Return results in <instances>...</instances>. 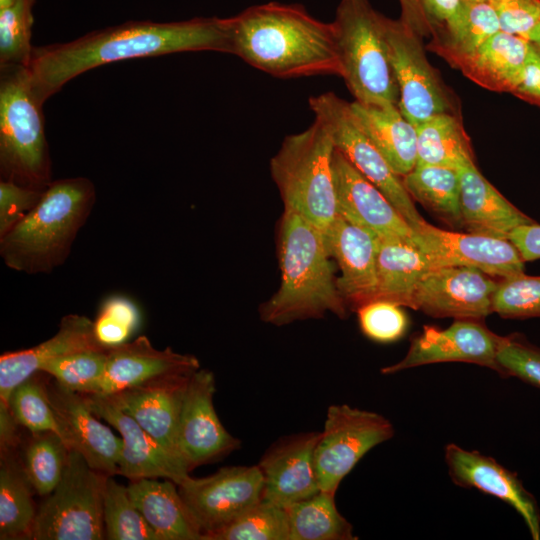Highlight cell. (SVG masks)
I'll use <instances>...</instances> for the list:
<instances>
[{
  "instance_id": "cell-1",
  "label": "cell",
  "mask_w": 540,
  "mask_h": 540,
  "mask_svg": "<svg viewBox=\"0 0 540 540\" xmlns=\"http://www.w3.org/2000/svg\"><path fill=\"white\" fill-rule=\"evenodd\" d=\"M231 50L230 17L129 21L70 42L34 47L26 68L36 95L45 103L71 79L107 63L179 52L231 54Z\"/></svg>"
},
{
  "instance_id": "cell-2",
  "label": "cell",
  "mask_w": 540,
  "mask_h": 540,
  "mask_svg": "<svg viewBox=\"0 0 540 540\" xmlns=\"http://www.w3.org/2000/svg\"><path fill=\"white\" fill-rule=\"evenodd\" d=\"M230 20L231 54L253 67L278 78L342 76L333 23L302 5H253Z\"/></svg>"
},
{
  "instance_id": "cell-3",
  "label": "cell",
  "mask_w": 540,
  "mask_h": 540,
  "mask_svg": "<svg viewBox=\"0 0 540 540\" xmlns=\"http://www.w3.org/2000/svg\"><path fill=\"white\" fill-rule=\"evenodd\" d=\"M281 273L278 290L259 307L260 319L274 326L347 315L323 232L299 214L284 209L277 229Z\"/></svg>"
},
{
  "instance_id": "cell-4",
  "label": "cell",
  "mask_w": 540,
  "mask_h": 540,
  "mask_svg": "<svg viewBox=\"0 0 540 540\" xmlns=\"http://www.w3.org/2000/svg\"><path fill=\"white\" fill-rule=\"evenodd\" d=\"M95 199L94 185L87 178L52 181L38 203L0 237L4 264L26 274L49 273L63 264Z\"/></svg>"
},
{
  "instance_id": "cell-5",
  "label": "cell",
  "mask_w": 540,
  "mask_h": 540,
  "mask_svg": "<svg viewBox=\"0 0 540 540\" xmlns=\"http://www.w3.org/2000/svg\"><path fill=\"white\" fill-rule=\"evenodd\" d=\"M334 150L329 133L315 120L306 130L286 136L270 160L271 177L284 209L299 214L323 233L338 215Z\"/></svg>"
},
{
  "instance_id": "cell-6",
  "label": "cell",
  "mask_w": 540,
  "mask_h": 540,
  "mask_svg": "<svg viewBox=\"0 0 540 540\" xmlns=\"http://www.w3.org/2000/svg\"><path fill=\"white\" fill-rule=\"evenodd\" d=\"M0 71L1 180L44 190L52 182L44 103L26 66H4Z\"/></svg>"
},
{
  "instance_id": "cell-7",
  "label": "cell",
  "mask_w": 540,
  "mask_h": 540,
  "mask_svg": "<svg viewBox=\"0 0 540 540\" xmlns=\"http://www.w3.org/2000/svg\"><path fill=\"white\" fill-rule=\"evenodd\" d=\"M384 18L369 0H341L332 22L341 77L361 104L398 105L399 91L387 51Z\"/></svg>"
},
{
  "instance_id": "cell-8",
  "label": "cell",
  "mask_w": 540,
  "mask_h": 540,
  "mask_svg": "<svg viewBox=\"0 0 540 540\" xmlns=\"http://www.w3.org/2000/svg\"><path fill=\"white\" fill-rule=\"evenodd\" d=\"M108 476L69 450L61 480L37 510L32 539H104L103 492Z\"/></svg>"
},
{
  "instance_id": "cell-9",
  "label": "cell",
  "mask_w": 540,
  "mask_h": 540,
  "mask_svg": "<svg viewBox=\"0 0 540 540\" xmlns=\"http://www.w3.org/2000/svg\"><path fill=\"white\" fill-rule=\"evenodd\" d=\"M308 103L315 120L327 130L335 148L386 196L408 224L414 227L423 222L401 176L393 171L363 131L350 102L333 92H326L310 97Z\"/></svg>"
},
{
  "instance_id": "cell-10",
  "label": "cell",
  "mask_w": 540,
  "mask_h": 540,
  "mask_svg": "<svg viewBox=\"0 0 540 540\" xmlns=\"http://www.w3.org/2000/svg\"><path fill=\"white\" fill-rule=\"evenodd\" d=\"M394 434L391 421L379 413L347 404L329 406L314 454L320 490L336 494L365 454Z\"/></svg>"
},
{
  "instance_id": "cell-11",
  "label": "cell",
  "mask_w": 540,
  "mask_h": 540,
  "mask_svg": "<svg viewBox=\"0 0 540 540\" xmlns=\"http://www.w3.org/2000/svg\"><path fill=\"white\" fill-rule=\"evenodd\" d=\"M384 36L399 91L398 108L414 126L455 113L447 87L429 63L421 36L400 18H384Z\"/></svg>"
},
{
  "instance_id": "cell-12",
  "label": "cell",
  "mask_w": 540,
  "mask_h": 540,
  "mask_svg": "<svg viewBox=\"0 0 540 540\" xmlns=\"http://www.w3.org/2000/svg\"><path fill=\"white\" fill-rule=\"evenodd\" d=\"M178 490L204 535L224 527L262 500L263 475L257 464L225 466L207 477L187 476Z\"/></svg>"
},
{
  "instance_id": "cell-13",
  "label": "cell",
  "mask_w": 540,
  "mask_h": 540,
  "mask_svg": "<svg viewBox=\"0 0 540 540\" xmlns=\"http://www.w3.org/2000/svg\"><path fill=\"white\" fill-rule=\"evenodd\" d=\"M412 229L413 242L426 255L431 269L471 267L500 278L524 272L525 261L509 239L443 230L425 220Z\"/></svg>"
},
{
  "instance_id": "cell-14",
  "label": "cell",
  "mask_w": 540,
  "mask_h": 540,
  "mask_svg": "<svg viewBox=\"0 0 540 540\" xmlns=\"http://www.w3.org/2000/svg\"><path fill=\"white\" fill-rule=\"evenodd\" d=\"M214 374L198 369L190 377L177 430V450L189 471L219 460L241 446L223 426L214 407Z\"/></svg>"
},
{
  "instance_id": "cell-15",
  "label": "cell",
  "mask_w": 540,
  "mask_h": 540,
  "mask_svg": "<svg viewBox=\"0 0 540 540\" xmlns=\"http://www.w3.org/2000/svg\"><path fill=\"white\" fill-rule=\"evenodd\" d=\"M500 335L479 320L455 319L447 328L426 325L411 339L409 349L400 361L382 367L383 375L406 369L444 362L480 365L498 373L497 349Z\"/></svg>"
},
{
  "instance_id": "cell-16",
  "label": "cell",
  "mask_w": 540,
  "mask_h": 540,
  "mask_svg": "<svg viewBox=\"0 0 540 540\" xmlns=\"http://www.w3.org/2000/svg\"><path fill=\"white\" fill-rule=\"evenodd\" d=\"M497 286L498 281L475 268H432L415 289L412 309L433 317L480 320L493 312Z\"/></svg>"
},
{
  "instance_id": "cell-17",
  "label": "cell",
  "mask_w": 540,
  "mask_h": 540,
  "mask_svg": "<svg viewBox=\"0 0 540 540\" xmlns=\"http://www.w3.org/2000/svg\"><path fill=\"white\" fill-rule=\"evenodd\" d=\"M46 389L68 449L80 453L93 469L110 476L118 474L122 439L97 419L83 394L54 379L46 383Z\"/></svg>"
},
{
  "instance_id": "cell-18",
  "label": "cell",
  "mask_w": 540,
  "mask_h": 540,
  "mask_svg": "<svg viewBox=\"0 0 540 540\" xmlns=\"http://www.w3.org/2000/svg\"><path fill=\"white\" fill-rule=\"evenodd\" d=\"M444 458L454 484L477 489L505 502L522 517L532 539H540L537 501L524 487L517 473L490 456L467 450L455 443L445 446Z\"/></svg>"
},
{
  "instance_id": "cell-19",
  "label": "cell",
  "mask_w": 540,
  "mask_h": 540,
  "mask_svg": "<svg viewBox=\"0 0 540 540\" xmlns=\"http://www.w3.org/2000/svg\"><path fill=\"white\" fill-rule=\"evenodd\" d=\"M333 172L337 214L377 239L413 242V229L408 222L386 196L336 148L333 154Z\"/></svg>"
},
{
  "instance_id": "cell-20",
  "label": "cell",
  "mask_w": 540,
  "mask_h": 540,
  "mask_svg": "<svg viewBox=\"0 0 540 540\" xmlns=\"http://www.w3.org/2000/svg\"><path fill=\"white\" fill-rule=\"evenodd\" d=\"M193 373L164 375L100 395L131 416L162 446L181 459L176 444L177 430Z\"/></svg>"
},
{
  "instance_id": "cell-21",
  "label": "cell",
  "mask_w": 540,
  "mask_h": 540,
  "mask_svg": "<svg viewBox=\"0 0 540 540\" xmlns=\"http://www.w3.org/2000/svg\"><path fill=\"white\" fill-rule=\"evenodd\" d=\"M320 432H302L275 441L258 462L263 475V500L287 507L320 491L315 447Z\"/></svg>"
},
{
  "instance_id": "cell-22",
  "label": "cell",
  "mask_w": 540,
  "mask_h": 540,
  "mask_svg": "<svg viewBox=\"0 0 540 540\" xmlns=\"http://www.w3.org/2000/svg\"><path fill=\"white\" fill-rule=\"evenodd\" d=\"M82 394V393H81ZM91 410L121 435L122 450L118 474L130 479L162 478L177 485L189 470L181 459L162 446L131 416L100 394H83Z\"/></svg>"
},
{
  "instance_id": "cell-23",
  "label": "cell",
  "mask_w": 540,
  "mask_h": 540,
  "mask_svg": "<svg viewBox=\"0 0 540 540\" xmlns=\"http://www.w3.org/2000/svg\"><path fill=\"white\" fill-rule=\"evenodd\" d=\"M328 252L341 275L337 286L347 307H359L377 298V238L339 214L323 233Z\"/></svg>"
},
{
  "instance_id": "cell-24",
  "label": "cell",
  "mask_w": 540,
  "mask_h": 540,
  "mask_svg": "<svg viewBox=\"0 0 540 540\" xmlns=\"http://www.w3.org/2000/svg\"><path fill=\"white\" fill-rule=\"evenodd\" d=\"M200 369L191 354L170 347L156 349L146 336L109 347L105 375L94 394H109L147 380L171 374H191Z\"/></svg>"
},
{
  "instance_id": "cell-25",
  "label": "cell",
  "mask_w": 540,
  "mask_h": 540,
  "mask_svg": "<svg viewBox=\"0 0 540 540\" xmlns=\"http://www.w3.org/2000/svg\"><path fill=\"white\" fill-rule=\"evenodd\" d=\"M101 347L106 346L98 342L92 320L78 314L64 316L50 339L29 349L1 355L0 402L9 405L15 387L40 371L46 362L68 353Z\"/></svg>"
},
{
  "instance_id": "cell-26",
  "label": "cell",
  "mask_w": 540,
  "mask_h": 540,
  "mask_svg": "<svg viewBox=\"0 0 540 540\" xmlns=\"http://www.w3.org/2000/svg\"><path fill=\"white\" fill-rule=\"evenodd\" d=\"M458 170L462 225L469 232L508 239L515 228L536 222L509 202L479 172L474 162Z\"/></svg>"
},
{
  "instance_id": "cell-27",
  "label": "cell",
  "mask_w": 540,
  "mask_h": 540,
  "mask_svg": "<svg viewBox=\"0 0 540 540\" xmlns=\"http://www.w3.org/2000/svg\"><path fill=\"white\" fill-rule=\"evenodd\" d=\"M129 495L160 540H202L203 532L169 479L131 480Z\"/></svg>"
},
{
  "instance_id": "cell-28",
  "label": "cell",
  "mask_w": 540,
  "mask_h": 540,
  "mask_svg": "<svg viewBox=\"0 0 540 540\" xmlns=\"http://www.w3.org/2000/svg\"><path fill=\"white\" fill-rule=\"evenodd\" d=\"M359 125L393 171L404 176L417 162V130L400 112L398 105L350 102Z\"/></svg>"
},
{
  "instance_id": "cell-29",
  "label": "cell",
  "mask_w": 540,
  "mask_h": 540,
  "mask_svg": "<svg viewBox=\"0 0 540 540\" xmlns=\"http://www.w3.org/2000/svg\"><path fill=\"white\" fill-rule=\"evenodd\" d=\"M498 31V17L489 1L460 0L455 12L432 33L427 48L457 69Z\"/></svg>"
},
{
  "instance_id": "cell-30",
  "label": "cell",
  "mask_w": 540,
  "mask_h": 540,
  "mask_svg": "<svg viewBox=\"0 0 540 540\" xmlns=\"http://www.w3.org/2000/svg\"><path fill=\"white\" fill-rule=\"evenodd\" d=\"M529 47L527 39L500 30L457 69L485 89L513 93L521 80Z\"/></svg>"
},
{
  "instance_id": "cell-31",
  "label": "cell",
  "mask_w": 540,
  "mask_h": 540,
  "mask_svg": "<svg viewBox=\"0 0 540 540\" xmlns=\"http://www.w3.org/2000/svg\"><path fill=\"white\" fill-rule=\"evenodd\" d=\"M431 269L426 255L401 239H377V298L412 308L413 294Z\"/></svg>"
},
{
  "instance_id": "cell-32",
  "label": "cell",
  "mask_w": 540,
  "mask_h": 540,
  "mask_svg": "<svg viewBox=\"0 0 540 540\" xmlns=\"http://www.w3.org/2000/svg\"><path fill=\"white\" fill-rule=\"evenodd\" d=\"M31 484L14 449L0 457V539H32L37 511Z\"/></svg>"
},
{
  "instance_id": "cell-33",
  "label": "cell",
  "mask_w": 540,
  "mask_h": 540,
  "mask_svg": "<svg viewBox=\"0 0 540 540\" xmlns=\"http://www.w3.org/2000/svg\"><path fill=\"white\" fill-rule=\"evenodd\" d=\"M416 165L459 169L474 162L469 138L455 113L437 114L416 126Z\"/></svg>"
},
{
  "instance_id": "cell-34",
  "label": "cell",
  "mask_w": 540,
  "mask_h": 540,
  "mask_svg": "<svg viewBox=\"0 0 540 540\" xmlns=\"http://www.w3.org/2000/svg\"><path fill=\"white\" fill-rule=\"evenodd\" d=\"M289 540H355L351 523L339 512L335 494L318 491L285 507Z\"/></svg>"
},
{
  "instance_id": "cell-35",
  "label": "cell",
  "mask_w": 540,
  "mask_h": 540,
  "mask_svg": "<svg viewBox=\"0 0 540 540\" xmlns=\"http://www.w3.org/2000/svg\"><path fill=\"white\" fill-rule=\"evenodd\" d=\"M412 199L418 201L451 225L462 224L461 182L457 168L416 165L401 177Z\"/></svg>"
},
{
  "instance_id": "cell-36",
  "label": "cell",
  "mask_w": 540,
  "mask_h": 540,
  "mask_svg": "<svg viewBox=\"0 0 540 540\" xmlns=\"http://www.w3.org/2000/svg\"><path fill=\"white\" fill-rule=\"evenodd\" d=\"M69 449L52 431L32 433L23 459L25 474L39 495H49L62 478Z\"/></svg>"
},
{
  "instance_id": "cell-37",
  "label": "cell",
  "mask_w": 540,
  "mask_h": 540,
  "mask_svg": "<svg viewBox=\"0 0 540 540\" xmlns=\"http://www.w3.org/2000/svg\"><path fill=\"white\" fill-rule=\"evenodd\" d=\"M105 538L109 540H160L133 503L128 488L108 476L103 492Z\"/></svg>"
},
{
  "instance_id": "cell-38",
  "label": "cell",
  "mask_w": 540,
  "mask_h": 540,
  "mask_svg": "<svg viewBox=\"0 0 540 540\" xmlns=\"http://www.w3.org/2000/svg\"><path fill=\"white\" fill-rule=\"evenodd\" d=\"M202 540H289L287 511L262 499L224 527L204 534Z\"/></svg>"
},
{
  "instance_id": "cell-39",
  "label": "cell",
  "mask_w": 540,
  "mask_h": 540,
  "mask_svg": "<svg viewBox=\"0 0 540 540\" xmlns=\"http://www.w3.org/2000/svg\"><path fill=\"white\" fill-rule=\"evenodd\" d=\"M109 347L68 353L46 362L40 369L62 386L82 394H94L105 375Z\"/></svg>"
},
{
  "instance_id": "cell-40",
  "label": "cell",
  "mask_w": 540,
  "mask_h": 540,
  "mask_svg": "<svg viewBox=\"0 0 540 540\" xmlns=\"http://www.w3.org/2000/svg\"><path fill=\"white\" fill-rule=\"evenodd\" d=\"M34 4L35 0H17L0 9V67L28 65L34 48L31 45Z\"/></svg>"
},
{
  "instance_id": "cell-41",
  "label": "cell",
  "mask_w": 540,
  "mask_h": 540,
  "mask_svg": "<svg viewBox=\"0 0 540 540\" xmlns=\"http://www.w3.org/2000/svg\"><path fill=\"white\" fill-rule=\"evenodd\" d=\"M36 372L12 391L9 406L18 423L32 433L52 431L60 436L46 383Z\"/></svg>"
},
{
  "instance_id": "cell-42",
  "label": "cell",
  "mask_w": 540,
  "mask_h": 540,
  "mask_svg": "<svg viewBox=\"0 0 540 540\" xmlns=\"http://www.w3.org/2000/svg\"><path fill=\"white\" fill-rule=\"evenodd\" d=\"M493 312L509 319L540 317V276L521 272L501 278L493 297Z\"/></svg>"
},
{
  "instance_id": "cell-43",
  "label": "cell",
  "mask_w": 540,
  "mask_h": 540,
  "mask_svg": "<svg viewBox=\"0 0 540 540\" xmlns=\"http://www.w3.org/2000/svg\"><path fill=\"white\" fill-rule=\"evenodd\" d=\"M140 321V311L134 302L123 296H113L103 303L93 321L94 333L103 346H116L127 342Z\"/></svg>"
},
{
  "instance_id": "cell-44",
  "label": "cell",
  "mask_w": 540,
  "mask_h": 540,
  "mask_svg": "<svg viewBox=\"0 0 540 540\" xmlns=\"http://www.w3.org/2000/svg\"><path fill=\"white\" fill-rule=\"evenodd\" d=\"M496 359L502 377H515L540 388L539 346L520 334L500 336Z\"/></svg>"
},
{
  "instance_id": "cell-45",
  "label": "cell",
  "mask_w": 540,
  "mask_h": 540,
  "mask_svg": "<svg viewBox=\"0 0 540 540\" xmlns=\"http://www.w3.org/2000/svg\"><path fill=\"white\" fill-rule=\"evenodd\" d=\"M402 306L385 300L369 302L356 311L362 333L378 343H391L402 338L408 318Z\"/></svg>"
},
{
  "instance_id": "cell-46",
  "label": "cell",
  "mask_w": 540,
  "mask_h": 540,
  "mask_svg": "<svg viewBox=\"0 0 540 540\" xmlns=\"http://www.w3.org/2000/svg\"><path fill=\"white\" fill-rule=\"evenodd\" d=\"M400 19L423 37L442 25L457 9L460 0H399Z\"/></svg>"
},
{
  "instance_id": "cell-47",
  "label": "cell",
  "mask_w": 540,
  "mask_h": 540,
  "mask_svg": "<svg viewBox=\"0 0 540 540\" xmlns=\"http://www.w3.org/2000/svg\"><path fill=\"white\" fill-rule=\"evenodd\" d=\"M496 11L500 30L525 39L540 23V0H489ZM529 41V40H528Z\"/></svg>"
},
{
  "instance_id": "cell-48",
  "label": "cell",
  "mask_w": 540,
  "mask_h": 540,
  "mask_svg": "<svg viewBox=\"0 0 540 540\" xmlns=\"http://www.w3.org/2000/svg\"><path fill=\"white\" fill-rule=\"evenodd\" d=\"M44 190L1 180L0 237L11 230L38 203Z\"/></svg>"
},
{
  "instance_id": "cell-49",
  "label": "cell",
  "mask_w": 540,
  "mask_h": 540,
  "mask_svg": "<svg viewBox=\"0 0 540 540\" xmlns=\"http://www.w3.org/2000/svg\"><path fill=\"white\" fill-rule=\"evenodd\" d=\"M512 94L540 107V50L531 42L521 80Z\"/></svg>"
},
{
  "instance_id": "cell-50",
  "label": "cell",
  "mask_w": 540,
  "mask_h": 540,
  "mask_svg": "<svg viewBox=\"0 0 540 540\" xmlns=\"http://www.w3.org/2000/svg\"><path fill=\"white\" fill-rule=\"evenodd\" d=\"M508 239L518 249L525 262L540 259V224L537 222L515 228Z\"/></svg>"
},
{
  "instance_id": "cell-51",
  "label": "cell",
  "mask_w": 540,
  "mask_h": 540,
  "mask_svg": "<svg viewBox=\"0 0 540 540\" xmlns=\"http://www.w3.org/2000/svg\"><path fill=\"white\" fill-rule=\"evenodd\" d=\"M19 426L10 406L0 402V451L15 449Z\"/></svg>"
},
{
  "instance_id": "cell-52",
  "label": "cell",
  "mask_w": 540,
  "mask_h": 540,
  "mask_svg": "<svg viewBox=\"0 0 540 540\" xmlns=\"http://www.w3.org/2000/svg\"><path fill=\"white\" fill-rule=\"evenodd\" d=\"M528 40L540 50V23L533 29Z\"/></svg>"
},
{
  "instance_id": "cell-53",
  "label": "cell",
  "mask_w": 540,
  "mask_h": 540,
  "mask_svg": "<svg viewBox=\"0 0 540 540\" xmlns=\"http://www.w3.org/2000/svg\"><path fill=\"white\" fill-rule=\"evenodd\" d=\"M17 0H0V9L13 5Z\"/></svg>"
},
{
  "instance_id": "cell-54",
  "label": "cell",
  "mask_w": 540,
  "mask_h": 540,
  "mask_svg": "<svg viewBox=\"0 0 540 540\" xmlns=\"http://www.w3.org/2000/svg\"><path fill=\"white\" fill-rule=\"evenodd\" d=\"M475 1H489V0H475Z\"/></svg>"
}]
</instances>
